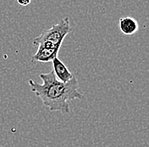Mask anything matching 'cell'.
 <instances>
[{"mask_svg": "<svg viewBox=\"0 0 149 147\" xmlns=\"http://www.w3.org/2000/svg\"><path fill=\"white\" fill-rule=\"evenodd\" d=\"M40 78L42 84L33 80H28L30 89L42 100L43 106L52 112L70 113L69 102L84 98V94L80 91L78 80L74 76L68 82H62L56 78L54 70H52L47 74H41Z\"/></svg>", "mask_w": 149, "mask_h": 147, "instance_id": "1", "label": "cell"}, {"mask_svg": "<svg viewBox=\"0 0 149 147\" xmlns=\"http://www.w3.org/2000/svg\"><path fill=\"white\" fill-rule=\"evenodd\" d=\"M71 27L70 23V18L66 16L62 19L58 23L54 25L50 29L45 30L40 36L33 40V44L38 45L41 42H48L57 46H61L65 37L70 32Z\"/></svg>", "mask_w": 149, "mask_h": 147, "instance_id": "2", "label": "cell"}, {"mask_svg": "<svg viewBox=\"0 0 149 147\" xmlns=\"http://www.w3.org/2000/svg\"><path fill=\"white\" fill-rule=\"evenodd\" d=\"M36 53L31 58V61L35 62H41V63H49L52 62L53 59L58 56L59 49L58 48H47L42 45H37Z\"/></svg>", "mask_w": 149, "mask_h": 147, "instance_id": "3", "label": "cell"}, {"mask_svg": "<svg viewBox=\"0 0 149 147\" xmlns=\"http://www.w3.org/2000/svg\"><path fill=\"white\" fill-rule=\"evenodd\" d=\"M52 64L54 74L58 80L62 82H68L74 77L73 74L68 69V68L58 58H54L52 61Z\"/></svg>", "mask_w": 149, "mask_h": 147, "instance_id": "4", "label": "cell"}, {"mask_svg": "<svg viewBox=\"0 0 149 147\" xmlns=\"http://www.w3.org/2000/svg\"><path fill=\"white\" fill-rule=\"evenodd\" d=\"M119 27L120 31L125 36H132L139 30V25L136 19L131 16L122 17L119 20Z\"/></svg>", "mask_w": 149, "mask_h": 147, "instance_id": "5", "label": "cell"}, {"mask_svg": "<svg viewBox=\"0 0 149 147\" xmlns=\"http://www.w3.org/2000/svg\"><path fill=\"white\" fill-rule=\"evenodd\" d=\"M18 3L22 6H27L31 3V0H17Z\"/></svg>", "mask_w": 149, "mask_h": 147, "instance_id": "6", "label": "cell"}]
</instances>
